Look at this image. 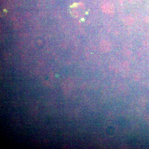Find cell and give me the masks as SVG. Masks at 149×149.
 I'll return each instance as SVG.
<instances>
[{
    "label": "cell",
    "instance_id": "1",
    "mask_svg": "<svg viewBox=\"0 0 149 149\" xmlns=\"http://www.w3.org/2000/svg\"><path fill=\"white\" fill-rule=\"evenodd\" d=\"M102 10L104 13L107 14H112L115 12L114 6L110 3H106L102 6Z\"/></svg>",
    "mask_w": 149,
    "mask_h": 149
},
{
    "label": "cell",
    "instance_id": "2",
    "mask_svg": "<svg viewBox=\"0 0 149 149\" xmlns=\"http://www.w3.org/2000/svg\"><path fill=\"white\" fill-rule=\"evenodd\" d=\"M100 50L103 52H107L111 48V44L108 41L103 40L101 41L99 47Z\"/></svg>",
    "mask_w": 149,
    "mask_h": 149
},
{
    "label": "cell",
    "instance_id": "3",
    "mask_svg": "<svg viewBox=\"0 0 149 149\" xmlns=\"http://www.w3.org/2000/svg\"><path fill=\"white\" fill-rule=\"evenodd\" d=\"M123 21L124 24L127 25H130L134 22V19L130 17H125L123 18Z\"/></svg>",
    "mask_w": 149,
    "mask_h": 149
}]
</instances>
